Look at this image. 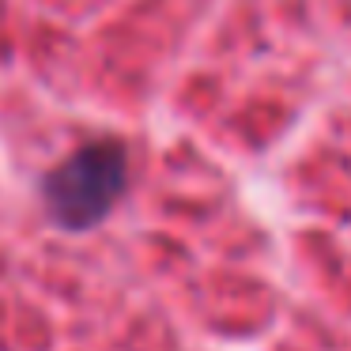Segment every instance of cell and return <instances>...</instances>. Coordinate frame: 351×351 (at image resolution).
I'll use <instances>...</instances> for the list:
<instances>
[{
  "instance_id": "1",
  "label": "cell",
  "mask_w": 351,
  "mask_h": 351,
  "mask_svg": "<svg viewBox=\"0 0 351 351\" xmlns=\"http://www.w3.org/2000/svg\"><path fill=\"white\" fill-rule=\"evenodd\" d=\"M129 185V155L117 140H91L76 147L42 178V200L61 230H91L114 212Z\"/></svg>"
}]
</instances>
